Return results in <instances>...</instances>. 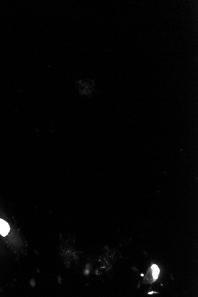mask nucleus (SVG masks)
I'll list each match as a JSON object with an SVG mask.
<instances>
[{
	"instance_id": "nucleus-1",
	"label": "nucleus",
	"mask_w": 198,
	"mask_h": 297,
	"mask_svg": "<svg viewBox=\"0 0 198 297\" xmlns=\"http://www.w3.org/2000/svg\"><path fill=\"white\" fill-rule=\"evenodd\" d=\"M10 231V226L5 220L0 218V234L6 237Z\"/></svg>"
},
{
	"instance_id": "nucleus-2",
	"label": "nucleus",
	"mask_w": 198,
	"mask_h": 297,
	"mask_svg": "<svg viewBox=\"0 0 198 297\" xmlns=\"http://www.w3.org/2000/svg\"><path fill=\"white\" fill-rule=\"evenodd\" d=\"M151 269H152V271H153V278L154 280H156L157 278H158V276L160 274V269L158 268V267L157 266V265H153L152 266H151Z\"/></svg>"
}]
</instances>
